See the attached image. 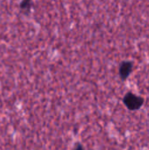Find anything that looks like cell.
I'll list each match as a JSON object with an SVG mask.
<instances>
[{
    "mask_svg": "<svg viewBox=\"0 0 149 150\" xmlns=\"http://www.w3.org/2000/svg\"><path fill=\"white\" fill-rule=\"evenodd\" d=\"M133 69V63L132 62L126 61L123 62L119 67V76L122 80H126L132 73Z\"/></svg>",
    "mask_w": 149,
    "mask_h": 150,
    "instance_id": "obj_2",
    "label": "cell"
},
{
    "mask_svg": "<svg viewBox=\"0 0 149 150\" xmlns=\"http://www.w3.org/2000/svg\"><path fill=\"white\" fill-rule=\"evenodd\" d=\"M32 5V0H22V2L20 3V9L24 11H30Z\"/></svg>",
    "mask_w": 149,
    "mask_h": 150,
    "instance_id": "obj_3",
    "label": "cell"
},
{
    "mask_svg": "<svg viewBox=\"0 0 149 150\" xmlns=\"http://www.w3.org/2000/svg\"><path fill=\"white\" fill-rule=\"evenodd\" d=\"M123 102L130 111H137L144 105L145 100L141 96L135 95L133 92H127L123 98Z\"/></svg>",
    "mask_w": 149,
    "mask_h": 150,
    "instance_id": "obj_1",
    "label": "cell"
},
{
    "mask_svg": "<svg viewBox=\"0 0 149 150\" xmlns=\"http://www.w3.org/2000/svg\"><path fill=\"white\" fill-rule=\"evenodd\" d=\"M75 150H84L83 149V148L80 145V144H78L76 147V149H75Z\"/></svg>",
    "mask_w": 149,
    "mask_h": 150,
    "instance_id": "obj_4",
    "label": "cell"
}]
</instances>
